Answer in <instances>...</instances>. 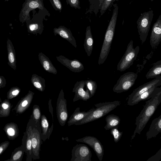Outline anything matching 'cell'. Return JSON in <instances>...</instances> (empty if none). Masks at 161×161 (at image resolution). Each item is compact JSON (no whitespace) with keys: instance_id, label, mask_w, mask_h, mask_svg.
Returning a JSON list of instances; mask_svg holds the SVG:
<instances>
[{"instance_id":"6da1fadb","label":"cell","mask_w":161,"mask_h":161,"mask_svg":"<svg viewBox=\"0 0 161 161\" xmlns=\"http://www.w3.org/2000/svg\"><path fill=\"white\" fill-rule=\"evenodd\" d=\"M147 100L143 109L136 119L135 123L136 127L131 140L134 139L136 134L140 135L141 133L161 103V87H158L153 96Z\"/></svg>"},{"instance_id":"7a4b0ae2","label":"cell","mask_w":161,"mask_h":161,"mask_svg":"<svg viewBox=\"0 0 161 161\" xmlns=\"http://www.w3.org/2000/svg\"><path fill=\"white\" fill-rule=\"evenodd\" d=\"M112 16L107 29L98 60V64H103L106 60L109 53L113 39L118 13V6L117 3L113 4Z\"/></svg>"},{"instance_id":"3957f363","label":"cell","mask_w":161,"mask_h":161,"mask_svg":"<svg viewBox=\"0 0 161 161\" xmlns=\"http://www.w3.org/2000/svg\"><path fill=\"white\" fill-rule=\"evenodd\" d=\"M120 104V102L118 101L97 103L95 104L96 108L92 113L74 125H82L98 119L111 111Z\"/></svg>"},{"instance_id":"277c9868","label":"cell","mask_w":161,"mask_h":161,"mask_svg":"<svg viewBox=\"0 0 161 161\" xmlns=\"http://www.w3.org/2000/svg\"><path fill=\"white\" fill-rule=\"evenodd\" d=\"M31 127V144L32 158L33 160L40 158V152L42 143V130L40 121L36 123L30 117L29 120Z\"/></svg>"},{"instance_id":"5b68a950","label":"cell","mask_w":161,"mask_h":161,"mask_svg":"<svg viewBox=\"0 0 161 161\" xmlns=\"http://www.w3.org/2000/svg\"><path fill=\"white\" fill-rule=\"evenodd\" d=\"M139 49V46L134 48L133 41L132 40H130L127 45L124 54L117 64V70L122 72L132 65L137 57Z\"/></svg>"},{"instance_id":"8992f818","label":"cell","mask_w":161,"mask_h":161,"mask_svg":"<svg viewBox=\"0 0 161 161\" xmlns=\"http://www.w3.org/2000/svg\"><path fill=\"white\" fill-rule=\"evenodd\" d=\"M153 17V11L150 10L142 14L137 21L138 31L142 44L147 39Z\"/></svg>"},{"instance_id":"52a82bcc","label":"cell","mask_w":161,"mask_h":161,"mask_svg":"<svg viewBox=\"0 0 161 161\" xmlns=\"http://www.w3.org/2000/svg\"><path fill=\"white\" fill-rule=\"evenodd\" d=\"M137 75L132 72L124 73L120 76L113 90L116 93H120L128 90L134 84Z\"/></svg>"},{"instance_id":"ba28073f","label":"cell","mask_w":161,"mask_h":161,"mask_svg":"<svg viewBox=\"0 0 161 161\" xmlns=\"http://www.w3.org/2000/svg\"><path fill=\"white\" fill-rule=\"evenodd\" d=\"M37 8L41 10L48 11L44 7L43 0H25L19 14L20 21L24 23L30 20V11Z\"/></svg>"},{"instance_id":"9c48e42d","label":"cell","mask_w":161,"mask_h":161,"mask_svg":"<svg viewBox=\"0 0 161 161\" xmlns=\"http://www.w3.org/2000/svg\"><path fill=\"white\" fill-rule=\"evenodd\" d=\"M57 118L60 125L64 126L67 120L68 114L67 101L64 97V93L62 89L58 95L56 105Z\"/></svg>"},{"instance_id":"30bf717a","label":"cell","mask_w":161,"mask_h":161,"mask_svg":"<svg viewBox=\"0 0 161 161\" xmlns=\"http://www.w3.org/2000/svg\"><path fill=\"white\" fill-rule=\"evenodd\" d=\"M70 161H91L92 153L86 145L83 144H77L71 151Z\"/></svg>"},{"instance_id":"8fae6325","label":"cell","mask_w":161,"mask_h":161,"mask_svg":"<svg viewBox=\"0 0 161 161\" xmlns=\"http://www.w3.org/2000/svg\"><path fill=\"white\" fill-rule=\"evenodd\" d=\"M76 141L77 142L88 145L93 149L99 161H102L104 155L103 147L101 142L97 138L92 136H86Z\"/></svg>"},{"instance_id":"7c38bea8","label":"cell","mask_w":161,"mask_h":161,"mask_svg":"<svg viewBox=\"0 0 161 161\" xmlns=\"http://www.w3.org/2000/svg\"><path fill=\"white\" fill-rule=\"evenodd\" d=\"M161 85V76L160 75L154 78L151 81L148 82L135 89L132 92L129 96L127 104H128L136 97L153 87H158Z\"/></svg>"},{"instance_id":"4fadbf2b","label":"cell","mask_w":161,"mask_h":161,"mask_svg":"<svg viewBox=\"0 0 161 161\" xmlns=\"http://www.w3.org/2000/svg\"><path fill=\"white\" fill-rule=\"evenodd\" d=\"M38 14V18L33 20H29L25 22L27 24L28 32L31 33L36 35L37 34L41 35L44 29L42 17H45L47 15L42 12H39Z\"/></svg>"},{"instance_id":"5bb4252c","label":"cell","mask_w":161,"mask_h":161,"mask_svg":"<svg viewBox=\"0 0 161 161\" xmlns=\"http://www.w3.org/2000/svg\"><path fill=\"white\" fill-rule=\"evenodd\" d=\"M86 86L85 80L77 81L75 84L72 92L75 93L73 102H75L80 100L86 101L91 97L88 90L84 87Z\"/></svg>"},{"instance_id":"9a60e30c","label":"cell","mask_w":161,"mask_h":161,"mask_svg":"<svg viewBox=\"0 0 161 161\" xmlns=\"http://www.w3.org/2000/svg\"><path fill=\"white\" fill-rule=\"evenodd\" d=\"M161 41V15L153 24L150 36V42L151 47L155 49Z\"/></svg>"},{"instance_id":"2e32d148","label":"cell","mask_w":161,"mask_h":161,"mask_svg":"<svg viewBox=\"0 0 161 161\" xmlns=\"http://www.w3.org/2000/svg\"><path fill=\"white\" fill-rule=\"evenodd\" d=\"M57 60L62 64L74 72H80L84 69L82 63L78 60H70L63 55L56 56Z\"/></svg>"},{"instance_id":"e0dca14e","label":"cell","mask_w":161,"mask_h":161,"mask_svg":"<svg viewBox=\"0 0 161 161\" xmlns=\"http://www.w3.org/2000/svg\"><path fill=\"white\" fill-rule=\"evenodd\" d=\"M34 94V92L29 91L28 93L18 102L13 110H14L16 114H19L24 113L30 106Z\"/></svg>"},{"instance_id":"ac0fdd59","label":"cell","mask_w":161,"mask_h":161,"mask_svg":"<svg viewBox=\"0 0 161 161\" xmlns=\"http://www.w3.org/2000/svg\"><path fill=\"white\" fill-rule=\"evenodd\" d=\"M25 141V153L26 154V161H32V148L31 144V127L28 121L26 127V130L24 132L23 136Z\"/></svg>"},{"instance_id":"d6986e66","label":"cell","mask_w":161,"mask_h":161,"mask_svg":"<svg viewBox=\"0 0 161 161\" xmlns=\"http://www.w3.org/2000/svg\"><path fill=\"white\" fill-rule=\"evenodd\" d=\"M53 32L55 36L58 35L65 39L75 47H77L75 40L70 30L64 26H60L58 28H54Z\"/></svg>"},{"instance_id":"ffe728a7","label":"cell","mask_w":161,"mask_h":161,"mask_svg":"<svg viewBox=\"0 0 161 161\" xmlns=\"http://www.w3.org/2000/svg\"><path fill=\"white\" fill-rule=\"evenodd\" d=\"M161 132V114L152 121L149 130L146 134L147 140L156 137Z\"/></svg>"},{"instance_id":"44dd1931","label":"cell","mask_w":161,"mask_h":161,"mask_svg":"<svg viewBox=\"0 0 161 161\" xmlns=\"http://www.w3.org/2000/svg\"><path fill=\"white\" fill-rule=\"evenodd\" d=\"M40 123L42 130V141L45 142L47 139H49L53 129V123L51 127L49 128L48 121L46 116L43 114L41 115Z\"/></svg>"},{"instance_id":"7402d4cb","label":"cell","mask_w":161,"mask_h":161,"mask_svg":"<svg viewBox=\"0 0 161 161\" xmlns=\"http://www.w3.org/2000/svg\"><path fill=\"white\" fill-rule=\"evenodd\" d=\"M95 109V108H92L87 112H81L80 110V108H77L69 119L67 122L68 126L74 125L76 122L81 120L90 114Z\"/></svg>"},{"instance_id":"603a6c76","label":"cell","mask_w":161,"mask_h":161,"mask_svg":"<svg viewBox=\"0 0 161 161\" xmlns=\"http://www.w3.org/2000/svg\"><path fill=\"white\" fill-rule=\"evenodd\" d=\"M38 57L41 65L46 71L55 75L57 74V69L47 56L42 53L40 52Z\"/></svg>"},{"instance_id":"cb8c5ba5","label":"cell","mask_w":161,"mask_h":161,"mask_svg":"<svg viewBox=\"0 0 161 161\" xmlns=\"http://www.w3.org/2000/svg\"><path fill=\"white\" fill-rule=\"evenodd\" d=\"M93 40L91 27L88 26L86 29L84 47L88 57L91 55L93 48Z\"/></svg>"},{"instance_id":"d4e9b609","label":"cell","mask_w":161,"mask_h":161,"mask_svg":"<svg viewBox=\"0 0 161 161\" xmlns=\"http://www.w3.org/2000/svg\"><path fill=\"white\" fill-rule=\"evenodd\" d=\"M7 47L8 64L12 68L15 70L16 68L15 50L12 43L9 38L8 39L7 41Z\"/></svg>"},{"instance_id":"484cf974","label":"cell","mask_w":161,"mask_h":161,"mask_svg":"<svg viewBox=\"0 0 161 161\" xmlns=\"http://www.w3.org/2000/svg\"><path fill=\"white\" fill-rule=\"evenodd\" d=\"M25 151V141L24 136L21 145L16 148L12 152L10 158L4 161H22Z\"/></svg>"},{"instance_id":"4316f807","label":"cell","mask_w":161,"mask_h":161,"mask_svg":"<svg viewBox=\"0 0 161 161\" xmlns=\"http://www.w3.org/2000/svg\"><path fill=\"white\" fill-rule=\"evenodd\" d=\"M3 130L9 140H13L19 136V130L18 126L14 123L10 122L4 126Z\"/></svg>"},{"instance_id":"83f0119b","label":"cell","mask_w":161,"mask_h":161,"mask_svg":"<svg viewBox=\"0 0 161 161\" xmlns=\"http://www.w3.org/2000/svg\"><path fill=\"white\" fill-rule=\"evenodd\" d=\"M158 88V87H153L136 97L128 104L130 106H133L138 104L142 101L150 98L154 95Z\"/></svg>"},{"instance_id":"f1b7e54d","label":"cell","mask_w":161,"mask_h":161,"mask_svg":"<svg viewBox=\"0 0 161 161\" xmlns=\"http://www.w3.org/2000/svg\"><path fill=\"white\" fill-rule=\"evenodd\" d=\"M31 82L34 86L38 91L42 92L45 90V80L41 76L36 74L32 75Z\"/></svg>"},{"instance_id":"f546056e","label":"cell","mask_w":161,"mask_h":161,"mask_svg":"<svg viewBox=\"0 0 161 161\" xmlns=\"http://www.w3.org/2000/svg\"><path fill=\"white\" fill-rule=\"evenodd\" d=\"M153 66L149 69L147 73V79L155 78L160 75L161 73V60L153 64Z\"/></svg>"},{"instance_id":"4dcf8cb0","label":"cell","mask_w":161,"mask_h":161,"mask_svg":"<svg viewBox=\"0 0 161 161\" xmlns=\"http://www.w3.org/2000/svg\"><path fill=\"white\" fill-rule=\"evenodd\" d=\"M106 124L104 127L106 130L118 126L120 123V119L119 117L113 114L107 116L105 119Z\"/></svg>"},{"instance_id":"1f68e13d","label":"cell","mask_w":161,"mask_h":161,"mask_svg":"<svg viewBox=\"0 0 161 161\" xmlns=\"http://www.w3.org/2000/svg\"><path fill=\"white\" fill-rule=\"evenodd\" d=\"M12 106L9 100L5 99L2 102L0 106V117L8 116Z\"/></svg>"},{"instance_id":"d6a6232c","label":"cell","mask_w":161,"mask_h":161,"mask_svg":"<svg viewBox=\"0 0 161 161\" xmlns=\"http://www.w3.org/2000/svg\"><path fill=\"white\" fill-rule=\"evenodd\" d=\"M104 0H89L90 3L89 9L87 12H93L96 16L100 10L102 4Z\"/></svg>"},{"instance_id":"836d02e7","label":"cell","mask_w":161,"mask_h":161,"mask_svg":"<svg viewBox=\"0 0 161 161\" xmlns=\"http://www.w3.org/2000/svg\"><path fill=\"white\" fill-rule=\"evenodd\" d=\"M85 82L86 88L88 90L91 97L94 95L97 89L96 82L91 80H86Z\"/></svg>"},{"instance_id":"e575fe53","label":"cell","mask_w":161,"mask_h":161,"mask_svg":"<svg viewBox=\"0 0 161 161\" xmlns=\"http://www.w3.org/2000/svg\"><path fill=\"white\" fill-rule=\"evenodd\" d=\"M41 113L40 108L37 105H34L33 107L32 112L30 117L36 123L40 121L41 117Z\"/></svg>"},{"instance_id":"d590c367","label":"cell","mask_w":161,"mask_h":161,"mask_svg":"<svg viewBox=\"0 0 161 161\" xmlns=\"http://www.w3.org/2000/svg\"><path fill=\"white\" fill-rule=\"evenodd\" d=\"M20 92V89L17 86L11 87L7 93V98L8 100L12 99L17 96Z\"/></svg>"},{"instance_id":"8d00e7d4","label":"cell","mask_w":161,"mask_h":161,"mask_svg":"<svg viewBox=\"0 0 161 161\" xmlns=\"http://www.w3.org/2000/svg\"><path fill=\"white\" fill-rule=\"evenodd\" d=\"M110 133L113 136L114 140L115 143L118 142L120 139L123 134L122 131H120L118 129V126L111 129Z\"/></svg>"},{"instance_id":"74e56055","label":"cell","mask_w":161,"mask_h":161,"mask_svg":"<svg viewBox=\"0 0 161 161\" xmlns=\"http://www.w3.org/2000/svg\"><path fill=\"white\" fill-rule=\"evenodd\" d=\"M115 0H104L100 9V15H103Z\"/></svg>"},{"instance_id":"f35d334b","label":"cell","mask_w":161,"mask_h":161,"mask_svg":"<svg viewBox=\"0 0 161 161\" xmlns=\"http://www.w3.org/2000/svg\"><path fill=\"white\" fill-rule=\"evenodd\" d=\"M53 8L56 11H58L61 13L62 6L60 0H49Z\"/></svg>"},{"instance_id":"ab89813d","label":"cell","mask_w":161,"mask_h":161,"mask_svg":"<svg viewBox=\"0 0 161 161\" xmlns=\"http://www.w3.org/2000/svg\"><path fill=\"white\" fill-rule=\"evenodd\" d=\"M67 5L69 4L72 8L75 9H80V2L79 0H66Z\"/></svg>"},{"instance_id":"60d3db41","label":"cell","mask_w":161,"mask_h":161,"mask_svg":"<svg viewBox=\"0 0 161 161\" xmlns=\"http://www.w3.org/2000/svg\"><path fill=\"white\" fill-rule=\"evenodd\" d=\"M161 158V149L154 155L149 158L147 161H160Z\"/></svg>"},{"instance_id":"b9f144b4","label":"cell","mask_w":161,"mask_h":161,"mask_svg":"<svg viewBox=\"0 0 161 161\" xmlns=\"http://www.w3.org/2000/svg\"><path fill=\"white\" fill-rule=\"evenodd\" d=\"M9 142L5 141L1 143L0 144V155L7 149L9 144Z\"/></svg>"},{"instance_id":"7bdbcfd3","label":"cell","mask_w":161,"mask_h":161,"mask_svg":"<svg viewBox=\"0 0 161 161\" xmlns=\"http://www.w3.org/2000/svg\"><path fill=\"white\" fill-rule=\"evenodd\" d=\"M6 84L5 78L3 76H0V89L5 87Z\"/></svg>"},{"instance_id":"ee69618b","label":"cell","mask_w":161,"mask_h":161,"mask_svg":"<svg viewBox=\"0 0 161 161\" xmlns=\"http://www.w3.org/2000/svg\"><path fill=\"white\" fill-rule=\"evenodd\" d=\"M48 106L49 111L51 113L52 115L53 121V110L52 105V100L51 99H49L48 101Z\"/></svg>"},{"instance_id":"f6af8a7d","label":"cell","mask_w":161,"mask_h":161,"mask_svg":"<svg viewBox=\"0 0 161 161\" xmlns=\"http://www.w3.org/2000/svg\"><path fill=\"white\" fill-rule=\"evenodd\" d=\"M2 100H1V98L0 97V104H1V103L2 102Z\"/></svg>"},{"instance_id":"bcb514c9","label":"cell","mask_w":161,"mask_h":161,"mask_svg":"<svg viewBox=\"0 0 161 161\" xmlns=\"http://www.w3.org/2000/svg\"><path fill=\"white\" fill-rule=\"evenodd\" d=\"M9 1V0H5V2H8Z\"/></svg>"},{"instance_id":"7dc6e473","label":"cell","mask_w":161,"mask_h":161,"mask_svg":"<svg viewBox=\"0 0 161 161\" xmlns=\"http://www.w3.org/2000/svg\"><path fill=\"white\" fill-rule=\"evenodd\" d=\"M116 1H118L119 0H115Z\"/></svg>"},{"instance_id":"c3c4849f","label":"cell","mask_w":161,"mask_h":161,"mask_svg":"<svg viewBox=\"0 0 161 161\" xmlns=\"http://www.w3.org/2000/svg\"><path fill=\"white\" fill-rule=\"evenodd\" d=\"M0 144H1V143H0Z\"/></svg>"}]
</instances>
